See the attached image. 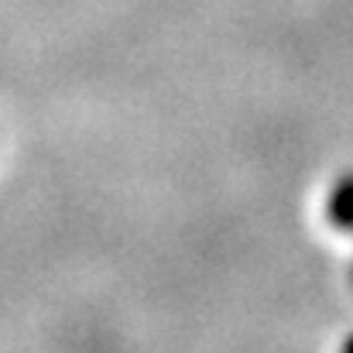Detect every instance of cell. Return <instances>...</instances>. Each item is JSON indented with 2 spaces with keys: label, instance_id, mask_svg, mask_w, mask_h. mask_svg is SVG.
<instances>
[{
  "label": "cell",
  "instance_id": "2",
  "mask_svg": "<svg viewBox=\"0 0 353 353\" xmlns=\"http://www.w3.org/2000/svg\"><path fill=\"white\" fill-rule=\"evenodd\" d=\"M343 353H353V336L347 340V347H343Z\"/></svg>",
  "mask_w": 353,
  "mask_h": 353
},
{
  "label": "cell",
  "instance_id": "1",
  "mask_svg": "<svg viewBox=\"0 0 353 353\" xmlns=\"http://www.w3.org/2000/svg\"><path fill=\"white\" fill-rule=\"evenodd\" d=\"M330 220L340 227V230H353V175L340 179L330 192V206H326Z\"/></svg>",
  "mask_w": 353,
  "mask_h": 353
}]
</instances>
